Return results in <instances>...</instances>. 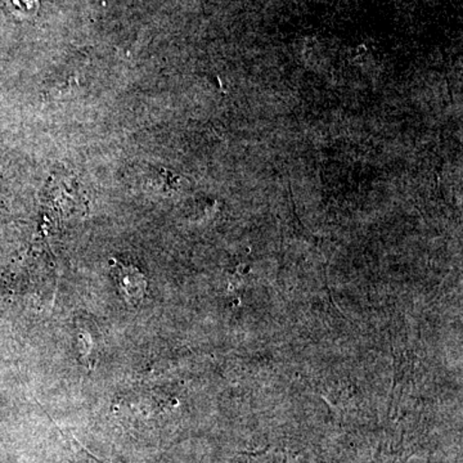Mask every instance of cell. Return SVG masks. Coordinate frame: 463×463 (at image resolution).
<instances>
[{
  "label": "cell",
  "instance_id": "cell-1",
  "mask_svg": "<svg viewBox=\"0 0 463 463\" xmlns=\"http://www.w3.org/2000/svg\"><path fill=\"white\" fill-rule=\"evenodd\" d=\"M14 8L18 11L24 12V14H33L38 7V2L36 0H9Z\"/></svg>",
  "mask_w": 463,
  "mask_h": 463
}]
</instances>
